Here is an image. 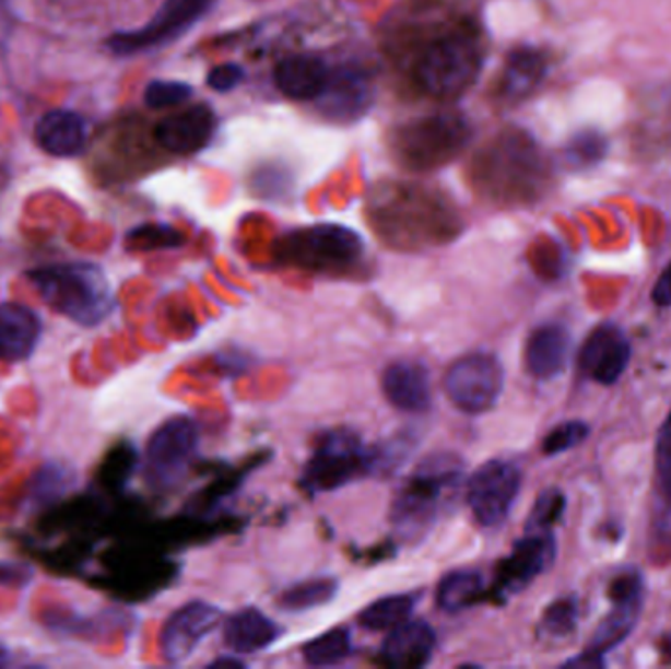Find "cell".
I'll use <instances>...</instances> for the list:
<instances>
[{
  "mask_svg": "<svg viewBox=\"0 0 671 669\" xmlns=\"http://www.w3.org/2000/svg\"><path fill=\"white\" fill-rule=\"evenodd\" d=\"M463 478V461L450 451L422 459L413 476L399 489L391 507V525L404 542H419L428 535L440 510Z\"/></svg>",
  "mask_w": 671,
  "mask_h": 669,
  "instance_id": "obj_1",
  "label": "cell"
},
{
  "mask_svg": "<svg viewBox=\"0 0 671 669\" xmlns=\"http://www.w3.org/2000/svg\"><path fill=\"white\" fill-rule=\"evenodd\" d=\"M32 287L46 305L81 326L101 325L115 308L105 271L95 263H58L28 271Z\"/></svg>",
  "mask_w": 671,
  "mask_h": 669,
  "instance_id": "obj_2",
  "label": "cell"
},
{
  "mask_svg": "<svg viewBox=\"0 0 671 669\" xmlns=\"http://www.w3.org/2000/svg\"><path fill=\"white\" fill-rule=\"evenodd\" d=\"M365 244L355 230L342 224H313L279 239L278 259L310 273H342L364 256Z\"/></svg>",
  "mask_w": 671,
  "mask_h": 669,
  "instance_id": "obj_3",
  "label": "cell"
},
{
  "mask_svg": "<svg viewBox=\"0 0 671 669\" xmlns=\"http://www.w3.org/2000/svg\"><path fill=\"white\" fill-rule=\"evenodd\" d=\"M483 66V49L473 34H450L432 42L416 63V83L424 93L454 101L470 91Z\"/></svg>",
  "mask_w": 671,
  "mask_h": 669,
  "instance_id": "obj_4",
  "label": "cell"
},
{
  "mask_svg": "<svg viewBox=\"0 0 671 669\" xmlns=\"http://www.w3.org/2000/svg\"><path fill=\"white\" fill-rule=\"evenodd\" d=\"M470 136V125L461 116H426L401 126L395 138V152L399 162L411 169H434L451 162Z\"/></svg>",
  "mask_w": 671,
  "mask_h": 669,
  "instance_id": "obj_5",
  "label": "cell"
},
{
  "mask_svg": "<svg viewBox=\"0 0 671 669\" xmlns=\"http://www.w3.org/2000/svg\"><path fill=\"white\" fill-rule=\"evenodd\" d=\"M369 473V448L350 431L322 434L303 473L308 493H330Z\"/></svg>",
  "mask_w": 671,
  "mask_h": 669,
  "instance_id": "obj_6",
  "label": "cell"
},
{
  "mask_svg": "<svg viewBox=\"0 0 671 669\" xmlns=\"http://www.w3.org/2000/svg\"><path fill=\"white\" fill-rule=\"evenodd\" d=\"M214 2L216 0H165L162 9L155 12L154 19L145 26L130 32H116L106 42V46L115 56H136L167 46L187 34L197 22H201L211 12Z\"/></svg>",
  "mask_w": 671,
  "mask_h": 669,
  "instance_id": "obj_7",
  "label": "cell"
},
{
  "mask_svg": "<svg viewBox=\"0 0 671 669\" xmlns=\"http://www.w3.org/2000/svg\"><path fill=\"white\" fill-rule=\"evenodd\" d=\"M505 387V369L497 355L468 354L450 365L444 389L456 409L468 414L491 411Z\"/></svg>",
  "mask_w": 671,
  "mask_h": 669,
  "instance_id": "obj_8",
  "label": "cell"
},
{
  "mask_svg": "<svg viewBox=\"0 0 671 669\" xmlns=\"http://www.w3.org/2000/svg\"><path fill=\"white\" fill-rule=\"evenodd\" d=\"M522 485L520 469L507 459H491L468 481L466 501L483 528H497L507 520Z\"/></svg>",
  "mask_w": 671,
  "mask_h": 669,
  "instance_id": "obj_9",
  "label": "cell"
},
{
  "mask_svg": "<svg viewBox=\"0 0 671 669\" xmlns=\"http://www.w3.org/2000/svg\"><path fill=\"white\" fill-rule=\"evenodd\" d=\"M199 426L189 416H173L152 434L145 448L148 478L155 485H169L191 466L199 449Z\"/></svg>",
  "mask_w": 671,
  "mask_h": 669,
  "instance_id": "obj_10",
  "label": "cell"
},
{
  "mask_svg": "<svg viewBox=\"0 0 671 669\" xmlns=\"http://www.w3.org/2000/svg\"><path fill=\"white\" fill-rule=\"evenodd\" d=\"M222 621V611L207 601H191L173 612L162 631V656L169 664L189 660L201 646L207 634H211Z\"/></svg>",
  "mask_w": 671,
  "mask_h": 669,
  "instance_id": "obj_11",
  "label": "cell"
},
{
  "mask_svg": "<svg viewBox=\"0 0 671 669\" xmlns=\"http://www.w3.org/2000/svg\"><path fill=\"white\" fill-rule=\"evenodd\" d=\"M556 558V540L550 532H528L518 540L497 570L495 591L501 599L520 594L544 574Z\"/></svg>",
  "mask_w": 671,
  "mask_h": 669,
  "instance_id": "obj_12",
  "label": "cell"
},
{
  "mask_svg": "<svg viewBox=\"0 0 671 669\" xmlns=\"http://www.w3.org/2000/svg\"><path fill=\"white\" fill-rule=\"evenodd\" d=\"M315 101L320 113L336 122H354L372 108L374 85L362 69L338 68L328 73L327 85Z\"/></svg>",
  "mask_w": 671,
  "mask_h": 669,
  "instance_id": "obj_13",
  "label": "cell"
},
{
  "mask_svg": "<svg viewBox=\"0 0 671 669\" xmlns=\"http://www.w3.org/2000/svg\"><path fill=\"white\" fill-rule=\"evenodd\" d=\"M631 344L613 325L595 328L579 350V369L601 385H613L631 364Z\"/></svg>",
  "mask_w": 671,
  "mask_h": 669,
  "instance_id": "obj_14",
  "label": "cell"
},
{
  "mask_svg": "<svg viewBox=\"0 0 671 669\" xmlns=\"http://www.w3.org/2000/svg\"><path fill=\"white\" fill-rule=\"evenodd\" d=\"M387 401L399 411L421 414L431 409L432 383L428 367L416 360H397L381 377Z\"/></svg>",
  "mask_w": 671,
  "mask_h": 669,
  "instance_id": "obj_15",
  "label": "cell"
},
{
  "mask_svg": "<svg viewBox=\"0 0 671 669\" xmlns=\"http://www.w3.org/2000/svg\"><path fill=\"white\" fill-rule=\"evenodd\" d=\"M216 130V115L211 106L197 105L179 115L167 116L155 128V140L167 152L189 155L211 142Z\"/></svg>",
  "mask_w": 671,
  "mask_h": 669,
  "instance_id": "obj_16",
  "label": "cell"
},
{
  "mask_svg": "<svg viewBox=\"0 0 671 669\" xmlns=\"http://www.w3.org/2000/svg\"><path fill=\"white\" fill-rule=\"evenodd\" d=\"M436 644V632L428 622L409 619L389 631L381 646V660L391 668H424L431 664Z\"/></svg>",
  "mask_w": 671,
  "mask_h": 669,
  "instance_id": "obj_17",
  "label": "cell"
},
{
  "mask_svg": "<svg viewBox=\"0 0 671 669\" xmlns=\"http://www.w3.org/2000/svg\"><path fill=\"white\" fill-rule=\"evenodd\" d=\"M42 336L38 313L20 303L0 305V360L24 362L34 354Z\"/></svg>",
  "mask_w": 671,
  "mask_h": 669,
  "instance_id": "obj_18",
  "label": "cell"
},
{
  "mask_svg": "<svg viewBox=\"0 0 671 669\" xmlns=\"http://www.w3.org/2000/svg\"><path fill=\"white\" fill-rule=\"evenodd\" d=\"M283 626L269 619L266 612L248 607L234 612L224 622V644L234 654H258L268 650L283 636Z\"/></svg>",
  "mask_w": 671,
  "mask_h": 669,
  "instance_id": "obj_19",
  "label": "cell"
},
{
  "mask_svg": "<svg viewBox=\"0 0 671 669\" xmlns=\"http://www.w3.org/2000/svg\"><path fill=\"white\" fill-rule=\"evenodd\" d=\"M569 355V334L560 325L538 326L525 350V364L532 377L548 382L564 372Z\"/></svg>",
  "mask_w": 671,
  "mask_h": 669,
  "instance_id": "obj_20",
  "label": "cell"
},
{
  "mask_svg": "<svg viewBox=\"0 0 671 669\" xmlns=\"http://www.w3.org/2000/svg\"><path fill=\"white\" fill-rule=\"evenodd\" d=\"M327 66L317 56H291L279 61L275 85L293 101H315L328 81Z\"/></svg>",
  "mask_w": 671,
  "mask_h": 669,
  "instance_id": "obj_21",
  "label": "cell"
},
{
  "mask_svg": "<svg viewBox=\"0 0 671 669\" xmlns=\"http://www.w3.org/2000/svg\"><path fill=\"white\" fill-rule=\"evenodd\" d=\"M85 122L69 110H51L39 118L34 138L44 152L54 157H73L85 145Z\"/></svg>",
  "mask_w": 671,
  "mask_h": 669,
  "instance_id": "obj_22",
  "label": "cell"
},
{
  "mask_svg": "<svg viewBox=\"0 0 671 669\" xmlns=\"http://www.w3.org/2000/svg\"><path fill=\"white\" fill-rule=\"evenodd\" d=\"M548 61L542 51L518 48L508 56L505 73L501 79V93L508 101L530 95L546 75Z\"/></svg>",
  "mask_w": 671,
  "mask_h": 669,
  "instance_id": "obj_23",
  "label": "cell"
},
{
  "mask_svg": "<svg viewBox=\"0 0 671 669\" xmlns=\"http://www.w3.org/2000/svg\"><path fill=\"white\" fill-rule=\"evenodd\" d=\"M640 612H643V597L614 602L613 611L604 617L599 629L593 632L587 650L603 656L604 652L619 646L634 631L636 622L640 619Z\"/></svg>",
  "mask_w": 671,
  "mask_h": 669,
  "instance_id": "obj_24",
  "label": "cell"
},
{
  "mask_svg": "<svg viewBox=\"0 0 671 669\" xmlns=\"http://www.w3.org/2000/svg\"><path fill=\"white\" fill-rule=\"evenodd\" d=\"M485 579L475 567H460L444 575L436 589V602L444 612H460L480 599Z\"/></svg>",
  "mask_w": 671,
  "mask_h": 669,
  "instance_id": "obj_25",
  "label": "cell"
},
{
  "mask_svg": "<svg viewBox=\"0 0 671 669\" xmlns=\"http://www.w3.org/2000/svg\"><path fill=\"white\" fill-rule=\"evenodd\" d=\"M416 601H419V595L414 594L387 595L367 605L364 611L360 612L357 621L365 631H391L401 622L411 619Z\"/></svg>",
  "mask_w": 671,
  "mask_h": 669,
  "instance_id": "obj_26",
  "label": "cell"
},
{
  "mask_svg": "<svg viewBox=\"0 0 671 669\" xmlns=\"http://www.w3.org/2000/svg\"><path fill=\"white\" fill-rule=\"evenodd\" d=\"M338 582L334 577H315L301 584L291 585L279 597V607L283 611L305 612L325 607L338 595Z\"/></svg>",
  "mask_w": 671,
  "mask_h": 669,
  "instance_id": "obj_27",
  "label": "cell"
},
{
  "mask_svg": "<svg viewBox=\"0 0 671 669\" xmlns=\"http://www.w3.org/2000/svg\"><path fill=\"white\" fill-rule=\"evenodd\" d=\"M352 656V634L348 629H334L317 636L303 648V658L313 668H328Z\"/></svg>",
  "mask_w": 671,
  "mask_h": 669,
  "instance_id": "obj_28",
  "label": "cell"
},
{
  "mask_svg": "<svg viewBox=\"0 0 671 669\" xmlns=\"http://www.w3.org/2000/svg\"><path fill=\"white\" fill-rule=\"evenodd\" d=\"M185 244L181 232L167 224H142L130 230L126 236V248L132 251L179 248Z\"/></svg>",
  "mask_w": 671,
  "mask_h": 669,
  "instance_id": "obj_29",
  "label": "cell"
},
{
  "mask_svg": "<svg viewBox=\"0 0 671 669\" xmlns=\"http://www.w3.org/2000/svg\"><path fill=\"white\" fill-rule=\"evenodd\" d=\"M414 448L413 434H401L393 441L369 448V473L387 476L407 461Z\"/></svg>",
  "mask_w": 671,
  "mask_h": 669,
  "instance_id": "obj_30",
  "label": "cell"
},
{
  "mask_svg": "<svg viewBox=\"0 0 671 669\" xmlns=\"http://www.w3.org/2000/svg\"><path fill=\"white\" fill-rule=\"evenodd\" d=\"M566 510V495L556 488L546 489L538 495L527 520L528 532H550L560 523Z\"/></svg>",
  "mask_w": 671,
  "mask_h": 669,
  "instance_id": "obj_31",
  "label": "cell"
},
{
  "mask_svg": "<svg viewBox=\"0 0 671 669\" xmlns=\"http://www.w3.org/2000/svg\"><path fill=\"white\" fill-rule=\"evenodd\" d=\"M607 140L595 130H584L577 132L566 145V160L569 165L577 169L593 167L597 163L603 162L607 155Z\"/></svg>",
  "mask_w": 671,
  "mask_h": 669,
  "instance_id": "obj_32",
  "label": "cell"
},
{
  "mask_svg": "<svg viewBox=\"0 0 671 669\" xmlns=\"http://www.w3.org/2000/svg\"><path fill=\"white\" fill-rule=\"evenodd\" d=\"M579 607L574 599H557L542 614V632L552 638H562L576 631Z\"/></svg>",
  "mask_w": 671,
  "mask_h": 669,
  "instance_id": "obj_33",
  "label": "cell"
},
{
  "mask_svg": "<svg viewBox=\"0 0 671 669\" xmlns=\"http://www.w3.org/2000/svg\"><path fill=\"white\" fill-rule=\"evenodd\" d=\"M589 434V426L581 421H567L557 424L556 429L548 432L546 438L542 442V451L546 456H557L567 449L576 448L581 442L586 441Z\"/></svg>",
  "mask_w": 671,
  "mask_h": 669,
  "instance_id": "obj_34",
  "label": "cell"
},
{
  "mask_svg": "<svg viewBox=\"0 0 671 669\" xmlns=\"http://www.w3.org/2000/svg\"><path fill=\"white\" fill-rule=\"evenodd\" d=\"M192 95V86L181 81H152L145 86V105L154 110L172 108L189 101Z\"/></svg>",
  "mask_w": 671,
  "mask_h": 669,
  "instance_id": "obj_35",
  "label": "cell"
},
{
  "mask_svg": "<svg viewBox=\"0 0 671 669\" xmlns=\"http://www.w3.org/2000/svg\"><path fill=\"white\" fill-rule=\"evenodd\" d=\"M656 471L663 495L671 501V411L663 421L656 442Z\"/></svg>",
  "mask_w": 671,
  "mask_h": 669,
  "instance_id": "obj_36",
  "label": "cell"
},
{
  "mask_svg": "<svg viewBox=\"0 0 671 669\" xmlns=\"http://www.w3.org/2000/svg\"><path fill=\"white\" fill-rule=\"evenodd\" d=\"M68 481L66 469L48 466V468L42 469L32 481V497H36L38 501L54 497V495H58L59 491H63Z\"/></svg>",
  "mask_w": 671,
  "mask_h": 669,
  "instance_id": "obj_37",
  "label": "cell"
},
{
  "mask_svg": "<svg viewBox=\"0 0 671 669\" xmlns=\"http://www.w3.org/2000/svg\"><path fill=\"white\" fill-rule=\"evenodd\" d=\"M609 597L613 602L643 597V577L638 572H624V574L616 575L609 585Z\"/></svg>",
  "mask_w": 671,
  "mask_h": 669,
  "instance_id": "obj_38",
  "label": "cell"
},
{
  "mask_svg": "<svg viewBox=\"0 0 671 669\" xmlns=\"http://www.w3.org/2000/svg\"><path fill=\"white\" fill-rule=\"evenodd\" d=\"M242 81H244V69L236 63H222L219 68L212 69L207 77V83L216 93H228L240 85Z\"/></svg>",
  "mask_w": 671,
  "mask_h": 669,
  "instance_id": "obj_39",
  "label": "cell"
},
{
  "mask_svg": "<svg viewBox=\"0 0 671 669\" xmlns=\"http://www.w3.org/2000/svg\"><path fill=\"white\" fill-rule=\"evenodd\" d=\"M652 301L654 305H658L660 308L671 306V261L668 263V268L660 273L658 281L654 283Z\"/></svg>",
  "mask_w": 671,
  "mask_h": 669,
  "instance_id": "obj_40",
  "label": "cell"
},
{
  "mask_svg": "<svg viewBox=\"0 0 671 669\" xmlns=\"http://www.w3.org/2000/svg\"><path fill=\"white\" fill-rule=\"evenodd\" d=\"M209 668H246V664L238 658H221V660L212 661Z\"/></svg>",
  "mask_w": 671,
  "mask_h": 669,
  "instance_id": "obj_41",
  "label": "cell"
},
{
  "mask_svg": "<svg viewBox=\"0 0 671 669\" xmlns=\"http://www.w3.org/2000/svg\"><path fill=\"white\" fill-rule=\"evenodd\" d=\"M9 660L10 652L7 650V648H4L2 644H0V668H2V666H7V664H9Z\"/></svg>",
  "mask_w": 671,
  "mask_h": 669,
  "instance_id": "obj_42",
  "label": "cell"
},
{
  "mask_svg": "<svg viewBox=\"0 0 671 669\" xmlns=\"http://www.w3.org/2000/svg\"><path fill=\"white\" fill-rule=\"evenodd\" d=\"M4 2H7V0H0V4H4Z\"/></svg>",
  "mask_w": 671,
  "mask_h": 669,
  "instance_id": "obj_43",
  "label": "cell"
}]
</instances>
